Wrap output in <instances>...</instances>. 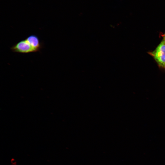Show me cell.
Segmentation results:
<instances>
[{"instance_id": "6da1fadb", "label": "cell", "mask_w": 165, "mask_h": 165, "mask_svg": "<svg viewBox=\"0 0 165 165\" xmlns=\"http://www.w3.org/2000/svg\"><path fill=\"white\" fill-rule=\"evenodd\" d=\"M162 39L153 50L147 52L154 60L159 68L165 71V32L162 33Z\"/></svg>"}, {"instance_id": "7a4b0ae2", "label": "cell", "mask_w": 165, "mask_h": 165, "mask_svg": "<svg viewBox=\"0 0 165 165\" xmlns=\"http://www.w3.org/2000/svg\"><path fill=\"white\" fill-rule=\"evenodd\" d=\"M10 49L13 52L22 53L37 52L26 38L14 45L10 48Z\"/></svg>"}, {"instance_id": "3957f363", "label": "cell", "mask_w": 165, "mask_h": 165, "mask_svg": "<svg viewBox=\"0 0 165 165\" xmlns=\"http://www.w3.org/2000/svg\"><path fill=\"white\" fill-rule=\"evenodd\" d=\"M26 39L36 52H40L43 47V43L40 41L38 37L35 35H31L28 36Z\"/></svg>"}]
</instances>
